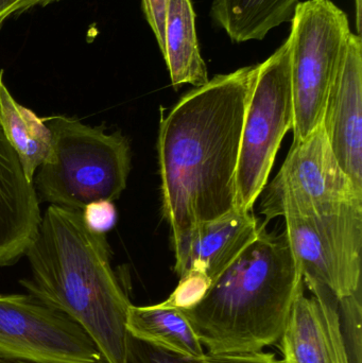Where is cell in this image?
I'll return each mask as SVG.
<instances>
[{"instance_id":"7a4b0ae2","label":"cell","mask_w":362,"mask_h":363,"mask_svg":"<svg viewBox=\"0 0 362 363\" xmlns=\"http://www.w3.org/2000/svg\"><path fill=\"white\" fill-rule=\"evenodd\" d=\"M25 255L28 294L61 311L91 337L104 363H125L131 302L111 266L106 235L91 232L82 211L50 205Z\"/></svg>"},{"instance_id":"2e32d148","label":"cell","mask_w":362,"mask_h":363,"mask_svg":"<svg viewBox=\"0 0 362 363\" xmlns=\"http://www.w3.org/2000/svg\"><path fill=\"white\" fill-rule=\"evenodd\" d=\"M127 330L131 336L191 358L205 356L203 345L182 311L163 305L135 306L128 313Z\"/></svg>"},{"instance_id":"484cf974","label":"cell","mask_w":362,"mask_h":363,"mask_svg":"<svg viewBox=\"0 0 362 363\" xmlns=\"http://www.w3.org/2000/svg\"><path fill=\"white\" fill-rule=\"evenodd\" d=\"M0 363H28V362H15V360L4 359V358H0Z\"/></svg>"},{"instance_id":"ac0fdd59","label":"cell","mask_w":362,"mask_h":363,"mask_svg":"<svg viewBox=\"0 0 362 363\" xmlns=\"http://www.w3.org/2000/svg\"><path fill=\"white\" fill-rule=\"evenodd\" d=\"M340 326L351 363H361V287L338 298Z\"/></svg>"},{"instance_id":"7402d4cb","label":"cell","mask_w":362,"mask_h":363,"mask_svg":"<svg viewBox=\"0 0 362 363\" xmlns=\"http://www.w3.org/2000/svg\"><path fill=\"white\" fill-rule=\"evenodd\" d=\"M168 0H142L145 18L152 29L159 50L165 46V18Z\"/></svg>"},{"instance_id":"7c38bea8","label":"cell","mask_w":362,"mask_h":363,"mask_svg":"<svg viewBox=\"0 0 362 363\" xmlns=\"http://www.w3.org/2000/svg\"><path fill=\"white\" fill-rule=\"evenodd\" d=\"M42 221L40 200L0 125V267L16 264Z\"/></svg>"},{"instance_id":"e0dca14e","label":"cell","mask_w":362,"mask_h":363,"mask_svg":"<svg viewBox=\"0 0 362 363\" xmlns=\"http://www.w3.org/2000/svg\"><path fill=\"white\" fill-rule=\"evenodd\" d=\"M285 234L299 262L304 285L308 289L321 287L337 298L338 284L331 254L324 236L310 216L287 215Z\"/></svg>"},{"instance_id":"8992f818","label":"cell","mask_w":362,"mask_h":363,"mask_svg":"<svg viewBox=\"0 0 362 363\" xmlns=\"http://www.w3.org/2000/svg\"><path fill=\"white\" fill-rule=\"evenodd\" d=\"M295 121L290 44L259 64L242 127L236 170V209L252 211L267 186L283 138Z\"/></svg>"},{"instance_id":"3957f363","label":"cell","mask_w":362,"mask_h":363,"mask_svg":"<svg viewBox=\"0 0 362 363\" xmlns=\"http://www.w3.org/2000/svg\"><path fill=\"white\" fill-rule=\"evenodd\" d=\"M304 288L286 234H269L264 224L205 296L181 311L210 355L257 353L278 342Z\"/></svg>"},{"instance_id":"cb8c5ba5","label":"cell","mask_w":362,"mask_h":363,"mask_svg":"<svg viewBox=\"0 0 362 363\" xmlns=\"http://www.w3.org/2000/svg\"><path fill=\"white\" fill-rule=\"evenodd\" d=\"M202 363H282L273 354L257 353L233 354V355H210L205 354Z\"/></svg>"},{"instance_id":"277c9868","label":"cell","mask_w":362,"mask_h":363,"mask_svg":"<svg viewBox=\"0 0 362 363\" xmlns=\"http://www.w3.org/2000/svg\"><path fill=\"white\" fill-rule=\"evenodd\" d=\"M44 121L52 143L34 176L38 196L51 205L79 211L96 201L120 198L131 172L127 138L63 115Z\"/></svg>"},{"instance_id":"ffe728a7","label":"cell","mask_w":362,"mask_h":363,"mask_svg":"<svg viewBox=\"0 0 362 363\" xmlns=\"http://www.w3.org/2000/svg\"><path fill=\"white\" fill-rule=\"evenodd\" d=\"M203 358H191L172 353L129 334L125 363H202Z\"/></svg>"},{"instance_id":"4fadbf2b","label":"cell","mask_w":362,"mask_h":363,"mask_svg":"<svg viewBox=\"0 0 362 363\" xmlns=\"http://www.w3.org/2000/svg\"><path fill=\"white\" fill-rule=\"evenodd\" d=\"M163 55L174 87H200L210 81L198 42L191 0H168Z\"/></svg>"},{"instance_id":"5b68a950","label":"cell","mask_w":362,"mask_h":363,"mask_svg":"<svg viewBox=\"0 0 362 363\" xmlns=\"http://www.w3.org/2000/svg\"><path fill=\"white\" fill-rule=\"evenodd\" d=\"M293 142L322 121L327 96L353 33L348 15L332 0L300 1L290 19Z\"/></svg>"},{"instance_id":"d4e9b609","label":"cell","mask_w":362,"mask_h":363,"mask_svg":"<svg viewBox=\"0 0 362 363\" xmlns=\"http://www.w3.org/2000/svg\"><path fill=\"white\" fill-rule=\"evenodd\" d=\"M356 6V27L358 33L361 32V0H355Z\"/></svg>"},{"instance_id":"ba28073f","label":"cell","mask_w":362,"mask_h":363,"mask_svg":"<svg viewBox=\"0 0 362 363\" xmlns=\"http://www.w3.org/2000/svg\"><path fill=\"white\" fill-rule=\"evenodd\" d=\"M355 199H362V194L342 169L320 125L307 138L293 143L266 190L261 213L268 222Z\"/></svg>"},{"instance_id":"30bf717a","label":"cell","mask_w":362,"mask_h":363,"mask_svg":"<svg viewBox=\"0 0 362 363\" xmlns=\"http://www.w3.org/2000/svg\"><path fill=\"white\" fill-rule=\"evenodd\" d=\"M304 289L281 336L282 363H351L340 326L338 298L325 288Z\"/></svg>"},{"instance_id":"6da1fadb","label":"cell","mask_w":362,"mask_h":363,"mask_svg":"<svg viewBox=\"0 0 362 363\" xmlns=\"http://www.w3.org/2000/svg\"><path fill=\"white\" fill-rule=\"evenodd\" d=\"M259 64L218 74L162 115L159 174L172 245L236 209L242 127Z\"/></svg>"},{"instance_id":"52a82bcc","label":"cell","mask_w":362,"mask_h":363,"mask_svg":"<svg viewBox=\"0 0 362 363\" xmlns=\"http://www.w3.org/2000/svg\"><path fill=\"white\" fill-rule=\"evenodd\" d=\"M0 358L28 363H104L80 325L31 294H0Z\"/></svg>"},{"instance_id":"d6986e66","label":"cell","mask_w":362,"mask_h":363,"mask_svg":"<svg viewBox=\"0 0 362 363\" xmlns=\"http://www.w3.org/2000/svg\"><path fill=\"white\" fill-rule=\"evenodd\" d=\"M212 284L204 273L189 271L180 277V281L174 291L161 305L179 311L193 308L205 296Z\"/></svg>"},{"instance_id":"8fae6325","label":"cell","mask_w":362,"mask_h":363,"mask_svg":"<svg viewBox=\"0 0 362 363\" xmlns=\"http://www.w3.org/2000/svg\"><path fill=\"white\" fill-rule=\"evenodd\" d=\"M261 228L252 211L238 209L199 224L174 243L176 274L198 271L213 283L256 238Z\"/></svg>"},{"instance_id":"9c48e42d","label":"cell","mask_w":362,"mask_h":363,"mask_svg":"<svg viewBox=\"0 0 362 363\" xmlns=\"http://www.w3.org/2000/svg\"><path fill=\"white\" fill-rule=\"evenodd\" d=\"M323 129L346 176L362 194V42L351 34L323 111Z\"/></svg>"},{"instance_id":"5bb4252c","label":"cell","mask_w":362,"mask_h":363,"mask_svg":"<svg viewBox=\"0 0 362 363\" xmlns=\"http://www.w3.org/2000/svg\"><path fill=\"white\" fill-rule=\"evenodd\" d=\"M4 70H0V125L6 140L16 152L28 181L33 183L38 168L50 152L52 134L33 111L21 106L4 84Z\"/></svg>"},{"instance_id":"44dd1931","label":"cell","mask_w":362,"mask_h":363,"mask_svg":"<svg viewBox=\"0 0 362 363\" xmlns=\"http://www.w3.org/2000/svg\"><path fill=\"white\" fill-rule=\"evenodd\" d=\"M82 217L91 232L106 235L116 224V207L112 201H96L83 208Z\"/></svg>"},{"instance_id":"603a6c76","label":"cell","mask_w":362,"mask_h":363,"mask_svg":"<svg viewBox=\"0 0 362 363\" xmlns=\"http://www.w3.org/2000/svg\"><path fill=\"white\" fill-rule=\"evenodd\" d=\"M63 0H0V29L4 21L38 6H49Z\"/></svg>"},{"instance_id":"9a60e30c","label":"cell","mask_w":362,"mask_h":363,"mask_svg":"<svg viewBox=\"0 0 362 363\" xmlns=\"http://www.w3.org/2000/svg\"><path fill=\"white\" fill-rule=\"evenodd\" d=\"M300 0H213L210 16L234 43L261 40L290 21Z\"/></svg>"}]
</instances>
